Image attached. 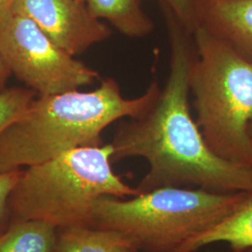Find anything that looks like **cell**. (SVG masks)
<instances>
[{"label":"cell","mask_w":252,"mask_h":252,"mask_svg":"<svg viewBox=\"0 0 252 252\" xmlns=\"http://www.w3.org/2000/svg\"><path fill=\"white\" fill-rule=\"evenodd\" d=\"M170 46L169 74L153 107L121 125L110 143L112 162L141 157L149 171L138 193L161 188L252 192V169L221 159L207 146L189 107V74L196 57L192 34L158 0Z\"/></svg>","instance_id":"6da1fadb"},{"label":"cell","mask_w":252,"mask_h":252,"mask_svg":"<svg viewBox=\"0 0 252 252\" xmlns=\"http://www.w3.org/2000/svg\"><path fill=\"white\" fill-rule=\"evenodd\" d=\"M161 89L153 81L143 94L127 99L117 81L107 78L94 90L39 95L0 135V173L46 162L73 149L101 146L108 126L144 114Z\"/></svg>","instance_id":"7a4b0ae2"},{"label":"cell","mask_w":252,"mask_h":252,"mask_svg":"<svg viewBox=\"0 0 252 252\" xmlns=\"http://www.w3.org/2000/svg\"><path fill=\"white\" fill-rule=\"evenodd\" d=\"M112 145L81 147L28 166L9 195L14 220H38L57 229L92 225L94 208L103 196L138 195L111 166Z\"/></svg>","instance_id":"3957f363"},{"label":"cell","mask_w":252,"mask_h":252,"mask_svg":"<svg viewBox=\"0 0 252 252\" xmlns=\"http://www.w3.org/2000/svg\"><path fill=\"white\" fill-rule=\"evenodd\" d=\"M192 36L196 57L189 85L195 122L213 153L252 169V63L201 26Z\"/></svg>","instance_id":"277c9868"},{"label":"cell","mask_w":252,"mask_h":252,"mask_svg":"<svg viewBox=\"0 0 252 252\" xmlns=\"http://www.w3.org/2000/svg\"><path fill=\"white\" fill-rule=\"evenodd\" d=\"M248 192L199 188H161L130 199L103 196L92 226L124 234L140 252H179L230 215Z\"/></svg>","instance_id":"5b68a950"},{"label":"cell","mask_w":252,"mask_h":252,"mask_svg":"<svg viewBox=\"0 0 252 252\" xmlns=\"http://www.w3.org/2000/svg\"><path fill=\"white\" fill-rule=\"evenodd\" d=\"M0 52L19 80L39 95L79 90L99 73L67 54L24 15L12 13L0 25Z\"/></svg>","instance_id":"8992f818"},{"label":"cell","mask_w":252,"mask_h":252,"mask_svg":"<svg viewBox=\"0 0 252 252\" xmlns=\"http://www.w3.org/2000/svg\"><path fill=\"white\" fill-rule=\"evenodd\" d=\"M13 12L31 19L54 43L76 56L112 35L80 0H16Z\"/></svg>","instance_id":"52a82bcc"},{"label":"cell","mask_w":252,"mask_h":252,"mask_svg":"<svg viewBox=\"0 0 252 252\" xmlns=\"http://www.w3.org/2000/svg\"><path fill=\"white\" fill-rule=\"evenodd\" d=\"M197 26L252 63V0H195Z\"/></svg>","instance_id":"ba28073f"},{"label":"cell","mask_w":252,"mask_h":252,"mask_svg":"<svg viewBox=\"0 0 252 252\" xmlns=\"http://www.w3.org/2000/svg\"><path fill=\"white\" fill-rule=\"evenodd\" d=\"M216 243H226L234 252L252 249V191L234 211L216 225L190 239L179 252H195Z\"/></svg>","instance_id":"9c48e42d"},{"label":"cell","mask_w":252,"mask_h":252,"mask_svg":"<svg viewBox=\"0 0 252 252\" xmlns=\"http://www.w3.org/2000/svg\"><path fill=\"white\" fill-rule=\"evenodd\" d=\"M91 14L106 20L121 34L131 38L150 36L155 25L142 7L141 0H86Z\"/></svg>","instance_id":"30bf717a"},{"label":"cell","mask_w":252,"mask_h":252,"mask_svg":"<svg viewBox=\"0 0 252 252\" xmlns=\"http://www.w3.org/2000/svg\"><path fill=\"white\" fill-rule=\"evenodd\" d=\"M132 250L135 249L130 240L119 232L79 225L58 229L54 252H128Z\"/></svg>","instance_id":"8fae6325"},{"label":"cell","mask_w":252,"mask_h":252,"mask_svg":"<svg viewBox=\"0 0 252 252\" xmlns=\"http://www.w3.org/2000/svg\"><path fill=\"white\" fill-rule=\"evenodd\" d=\"M58 229L38 220H14L0 232V252H54Z\"/></svg>","instance_id":"7c38bea8"},{"label":"cell","mask_w":252,"mask_h":252,"mask_svg":"<svg viewBox=\"0 0 252 252\" xmlns=\"http://www.w3.org/2000/svg\"><path fill=\"white\" fill-rule=\"evenodd\" d=\"M35 94L29 88H6L0 92V135L24 112Z\"/></svg>","instance_id":"4fadbf2b"},{"label":"cell","mask_w":252,"mask_h":252,"mask_svg":"<svg viewBox=\"0 0 252 252\" xmlns=\"http://www.w3.org/2000/svg\"><path fill=\"white\" fill-rule=\"evenodd\" d=\"M175 12L181 23L192 34L197 27L195 0H163Z\"/></svg>","instance_id":"5bb4252c"},{"label":"cell","mask_w":252,"mask_h":252,"mask_svg":"<svg viewBox=\"0 0 252 252\" xmlns=\"http://www.w3.org/2000/svg\"><path fill=\"white\" fill-rule=\"evenodd\" d=\"M22 169L0 173V227L9 213V198L21 176ZM1 232V231H0Z\"/></svg>","instance_id":"9a60e30c"},{"label":"cell","mask_w":252,"mask_h":252,"mask_svg":"<svg viewBox=\"0 0 252 252\" xmlns=\"http://www.w3.org/2000/svg\"><path fill=\"white\" fill-rule=\"evenodd\" d=\"M11 74L12 73L8 63L0 52V92L6 89V83Z\"/></svg>","instance_id":"2e32d148"},{"label":"cell","mask_w":252,"mask_h":252,"mask_svg":"<svg viewBox=\"0 0 252 252\" xmlns=\"http://www.w3.org/2000/svg\"><path fill=\"white\" fill-rule=\"evenodd\" d=\"M16 0H0V25L13 13V6Z\"/></svg>","instance_id":"e0dca14e"},{"label":"cell","mask_w":252,"mask_h":252,"mask_svg":"<svg viewBox=\"0 0 252 252\" xmlns=\"http://www.w3.org/2000/svg\"><path fill=\"white\" fill-rule=\"evenodd\" d=\"M249 134H250V136H251L252 140V120L251 124H250V126H249Z\"/></svg>","instance_id":"ac0fdd59"},{"label":"cell","mask_w":252,"mask_h":252,"mask_svg":"<svg viewBox=\"0 0 252 252\" xmlns=\"http://www.w3.org/2000/svg\"><path fill=\"white\" fill-rule=\"evenodd\" d=\"M138 252V251H135V250H132V251H130V252Z\"/></svg>","instance_id":"d6986e66"},{"label":"cell","mask_w":252,"mask_h":252,"mask_svg":"<svg viewBox=\"0 0 252 252\" xmlns=\"http://www.w3.org/2000/svg\"><path fill=\"white\" fill-rule=\"evenodd\" d=\"M246 252H252V249H251V250H249V251H247Z\"/></svg>","instance_id":"ffe728a7"},{"label":"cell","mask_w":252,"mask_h":252,"mask_svg":"<svg viewBox=\"0 0 252 252\" xmlns=\"http://www.w3.org/2000/svg\"><path fill=\"white\" fill-rule=\"evenodd\" d=\"M80 1H82V2H86V0H80Z\"/></svg>","instance_id":"44dd1931"}]
</instances>
